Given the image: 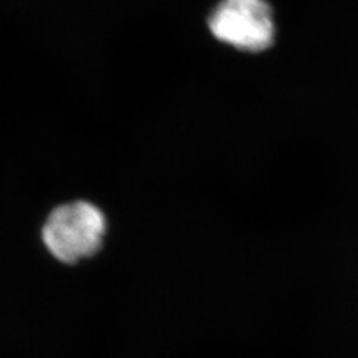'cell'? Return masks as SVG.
Instances as JSON below:
<instances>
[{
  "mask_svg": "<svg viewBox=\"0 0 358 358\" xmlns=\"http://www.w3.org/2000/svg\"><path fill=\"white\" fill-rule=\"evenodd\" d=\"M105 230V217L96 206L73 202L52 211L43 229V241L56 259L76 263L100 248Z\"/></svg>",
  "mask_w": 358,
  "mask_h": 358,
  "instance_id": "6da1fadb",
  "label": "cell"
},
{
  "mask_svg": "<svg viewBox=\"0 0 358 358\" xmlns=\"http://www.w3.org/2000/svg\"><path fill=\"white\" fill-rule=\"evenodd\" d=\"M215 38L242 51L260 52L275 38L273 15L264 0H222L208 17Z\"/></svg>",
  "mask_w": 358,
  "mask_h": 358,
  "instance_id": "7a4b0ae2",
  "label": "cell"
}]
</instances>
